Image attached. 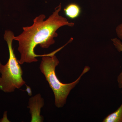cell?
Instances as JSON below:
<instances>
[{"instance_id": "6da1fadb", "label": "cell", "mask_w": 122, "mask_h": 122, "mask_svg": "<svg viewBox=\"0 0 122 122\" xmlns=\"http://www.w3.org/2000/svg\"><path fill=\"white\" fill-rule=\"evenodd\" d=\"M61 9V5L56 7L52 14L45 20L46 16L39 15L33 20L31 26L23 28V32L14 36V39L19 43L18 50L20 54V64L37 61L34 50L39 45L42 48H48L54 44V38L58 36L56 31L64 26L73 27L74 23L70 22L66 18L59 15Z\"/></svg>"}, {"instance_id": "7a4b0ae2", "label": "cell", "mask_w": 122, "mask_h": 122, "mask_svg": "<svg viewBox=\"0 0 122 122\" xmlns=\"http://www.w3.org/2000/svg\"><path fill=\"white\" fill-rule=\"evenodd\" d=\"M62 48L49 54L42 55V61L39 66L40 70L52 90L55 96V104L58 108L62 107L65 105L71 91L79 82L83 75L90 70L89 66H85L78 78L72 83L61 82L55 73V68L59 65V61L55 54Z\"/></svg>"}, {"instance_id": "3957f363", "label": "cell", "mask_w": 122, "mask_h": 122, "mask_svg": "<svg viewBox=\"0 0 122 122\" xmlns=\"http://www.w3.org/2000/svg\"><path fill=\"white\" fill-rule=\"evenodd\" d=\"M15 36L11 30H5L4 38L8 47L9 57L5 65L0 62V90L5 93L13 92L15 89H19L25 84L22 78L23 71L19 61L15 56L12 46Z\"/></svg>"}, {"instance_id": "277c9868", "label": "cell", "mask_w": 122, "mask_h": 122, "mask_svg": "<svg viewBox=\"0 0 122 122\" xmlns=\"http://www.w3.org/2000/svg\"><path fill=\"white\" fill-rule=\"evenodd\" d=\"M44 105V99L42 98L40 94H38L30 99L28 107L30 109L32 114L31 122H41V109Z\"/></svg>"}, {"instance_id": "5b68a950", "label": "cell", "mask_w": 122, "mask_h": 122, "mask_svg": "<svg viewBox=\"0 0 122 122\" xmlns=\"http://www.w3.org/2000/svg\"><path fill=\"white\" fill-rule=\"evenodd\" d=\"M64 12L66 16L71 20L77 19L81 15V9L79 5L76 3L69 4L64 9Z\"/></svg>"}, {"instance_id": "8992f818", "label": "cell", "mask_w": 122, "mask_h": 122, "mask_svg": "<svg viewBox=\"0 0 122 122\" xmlns=\"http://www.w3.org/2000/svg\"><path fill=\"white\" fill-rule=\"evenodd\" d=\"M103 122H122V103L114 112L107 115L104 119Z\"/></svg>"}, {"instance_id": "52a82bcc", "label": "cell", "mask_w": 122, "mask_h": 122, "mask_svg": "<svg viewBox=\"0 0 122 122\" xmlns=\"http://www.w3.org/2000/svg\"><path fill=\"white\" fill-rule=\"evenodd\" d=\"M113 44L116 49L118 52H122V43L121 41L118 38H115L111 39ZM117 82L118 86L120 89L122 88V71L117 77Z\"/></svg>"}, {"instance_id": "ba28073f", "label": "cell", "mask_w": 122, "mask_h": 122, "mask_svg": "<svg viewBox=\"0 0 122 122\" xmlns=\"http://www.w3.org/2000/svg\"><path fill=\"white\" fill-rule=\"evenodd\" d=\"M116 31L118 37L122 40V23L117 26Z\"/></svg>"}, {"instance_id": "9c48e42d", "label": "cell", "mask_w": 122, "mask_h": 122, "mask_svg": "<svg viewBox=\"0 0 122 122\" xmlns=\"http://www.w3.org/2000/svg\"></svg>"}]
</instances>
